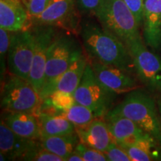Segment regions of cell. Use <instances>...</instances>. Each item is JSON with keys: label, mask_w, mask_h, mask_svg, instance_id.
<instances>
[{"label": "cell", "mask_w": 161, "mask_h": 161, "mask_svg": "<svg viewBox=\"0 0 161 161\" xmlns=\"http://www.w3.org/2000/svg\"><path fill=\"white\" fill-rule=\"evenodd\" d=\"M78 33L88 59L135 73L134 60L128 46L104 29L98 22L85 17L80 21Z\"/></svg>", "instance_id": "1"}, {"label": "cell", "mask_w": 161, "mask_h": 161, "mask_svg": "<svg viewBox=\"0 0 161 161\" xmlns=\"http://www.w3.org/2000/svg\"><path fill=\"white\" fill-rule=\"evenodd\" d=\"M108 114L130 119L152 136L161 146V122L158 104L146 90L140 87L127 92L124 99L113 108Z\"/></svg>", "instance_id": "2"}, {"label": "cell", "mask_w": 161, "mask_h": 161, "mask_svg": "<svg viewBox=\"0 0 161 161\" xmlns=\"http://www.w3.org/2000/svg\"><path fill=\"white\" fill-rule=\"evenodd\" d=\"M95 17L104 29L115 35L127 46L143 40L140 26L124 0H101Z\"/></svg>", "instance_id": "3"}, {"label": "cell", "mask_w": 161, "mask_h": 161, "mask_svg": "<svg viewBox=\"0 0 161 161\" xmlns=\"http://www.w3.org/2000/svg\"><path fill=\"white\" fill-rule=\"evenodd\" d=\"M73 34L69 31L58 32L48 52L45 78L41 90L51 86L84 52L83 46Z\"/></svg>", "instance_id": "4"}, {"label": "cell", "mask_w": 161, "mask_h": 161, "mask_svg": "<svg viewBox=\"0 0 161 161\" xmlns=\"http://www.w3.org/2000/svg\"><path fill=\"white\" fill-rule=\"evenodd\" d=\"M73 96L76 103L91 110L96 118H104L112 110L117 97L98 80L89 62Z\"/></svg>", "instance_id": "5"}, {"label": "cell", "mask_w": 161, "mask_h": 161, "mask_svg": "<svg viewBox=\"0 0 161 161\" xmlns=\"http://www.w3.org/2000/svg\"><path fill=\"white\" fill-rule=\"evenodd\" d=\"M40 100L39 92L29 80L11 73L6 75L1 93L3 109L33 114L39 107Z\"/></svg>", "instance_id": "6"}, {"label": "cell", "mask_w": 161, "mask_h": 161, "mask_svg": "<svg viewBox=\"0 0 161 161\" xmlns=\"http://www.w3.org/2000/svg\"><path fill=\"white\" fill-rule=\"evenodd\" d=\"M133 60L135 74L139 80L151 93L161 96V58L147 49L143 40L128 46Z\"/></svg>", "instance_id": "7"}, {"label": "cell", "mask_w": 161, "mask_h": 161, "mask_svg": "<svg viewBox=\"0 0 161 161\" xmlns=\"http://www.w3.org/2000/svg\"><path fill=\"white\" fill-rule=\"evenodd\" d=\"M35 49V36L31 29L11 32L8 52L9 73L29 80Z\"/></svg>", "instance_id": "8"}, {"label": "cell", "mask_w": 161, "mask_h": 161, "mask_svg": "<svg viewBox=\"0 0 161 161\" xmlns=\"http://www.w3.org/2000/svg\"><path fill=\"white\" fill-rule=\"evenodd\" d=\"M75 0H51L37 17L30 19V26L48 25L61 28L72 33L79 31L80 20Z\"/></svg>", "instance_id": "9"}, {"label": "cell", "mask_w": 161, "mask_h": 161, "mask_svg": "<svg viewBox=\"0 0 161 161\" xmlns=\"http://www.w3.org/2000/svg\"><path fill=\"white\" fill-rule=\"evenodd\" d=\"M35 49L29 81L39 92L44 84L46 60L51 44L58 34L56 27L48 25H34Z\"/></svg>", "instance_id": "10"}, {"label": "cell", "mask_w": 161, "mask_h": 161, "mask_svg": "<svg viewBox=\"0 0 161 161\" xmlns=\"http://www.w3.org/2000/svg\"><path fill=\"white\" fill-rule=\"evenodd\" d=\"M41 148L40 141L17 135L1 120L0 152L7 160H34Z\"/></svg>", "instance_id": "11"}, {"label": "cell", "mask_w": 161, "mask_h": 161, "mask_svg": "<svg viewBox=\"0 0 161 161\" xmlns=\"http://www.w3.org/2000/svg\"><path fill=\"white\" fill-rule=\"evenodd\" d=\"M88 62L98 80L117 95L140 88V80L135 73L95 60L88 59Z\"/></svg>", "instance_id": "12"}, {"label": "cell", "mask_w": 161, "mask_h": 161, "mask_svg": "<svg viewBox=\"0 0 161 161\" xmlns=\"http://www.w3.org/2000/svg\"><path fill=\"white\" fill-rule=\"evenodd\" d=\"M87 64L88 58L84 52L51 86L40 92L41 99H46L57 91L67 92L73 95L79 85Z\"/></svg>", "instance_id": "13"}, {"label": "cell", "mask_w": 161, "mask_h": 161, "mask_svg": "<svg viewBox=\"0 0 161 161\" xmlns=\"http://www.w3.org/2000/svg\"><path fill=\"white\" fill-rule=\"evenodd\" d=\"M142 37L154 51H161V0H145Z\"/></svg>", "instance_id": "14"}, {"label": "cell", "mask_w": 161, "mask_h": 161, "mask_svg": "<svg viewBox=\"0 0 161 161\" xmlns=\"http://www.w3.org/2000/svg\"><path fill=\"white\" fill-rule=\"evenodd\" d=\"M29 26V15L23 0H0L1 29L16 32Z\"/></svg>", "instance_id": "15"}, {"label": "cell", "mask_w": 161, "mask_h": 161, "mask_svg": "<svg viewBox=\"0 0 161 161\" xmlns=\"http://www.w3.org/2000/svg\"><path fill=\"white\" fill-rule=\"evenodd\" d=\"M80 142L96 150L105 152L113 142L108 124L103 118H96L84 128H75Z\"/></svg>", "instance_id": "16"}, {"label": "cell", "mask_w": 161, "mask_h": 161, "mask_svg": "<svg viewBox=\"0 0 161 161\" xmlns=\"http://www.w3.org/2000/svg\"><path fill=\"white\" fill-rule=\"evenodd\" d=\"M2 119L17 135L31 140H40L41 138L39 121L33 114L7 111Z\"/></svg>", "instance_id": "17"}, {"label": "cell", "mask_w": 161, "mask_h": 161, "mask_svg": "<svg viewBox=\"0 0 161 161\" xmlns=\"http://www.w3.org/2000/svg\"><path fill=\"white\" fill-rule=\"evenodd\" d=\"M42 148L57 154L64 161L74 152L80 142L77 133L62 136H42L40 140Z\"/></svg>", "instance_id": "18"}, {"label": "cell", "mask_w": 161, "mask_h": 161, "mask_svg": "<svg viewBox=\"0 0 161 161\" xmlns=\"http://www.w3.org/2000/svg\"><path fill=\"white\" fill-rule=\"evenodd\" d=\"M104 119L108 124L113 140L116 143H119L129 136L146 132L135 122L125 116L108 114Z\"/></svg>", "instance_id": "19"}, {"label": "cell", "mask_w": 161, "mask_h": 161, "mask_svg": "<svg viewBox=\"0 0 161 161\" xmlns=\"http://www.w3.org/2000/svg\"><path fill=\"white\" fill-rule=\"evenodd\" d=\"M37 119L42 136H62L75 132V126L63 115L41 113Z\"/></svg>", "instance_id": "20"}, {"label": "cell", "mask_w": 161, "mask_h": 161, "mask_svg": "<svg viewBox=\"0 0 161 161\" xmlns=\"http://www.w3.org/2000/svg\"><path fill=\"white\" fill-rule=\"evenodd\" d=\"M61 115L71 122L75 128H84L96 118L91 110L76 102L69 109L63 110Z\"/></svg>", "instance_id": "21"}, {"label": "cell", "mask_w": 161, "mask_h": 161, "mask_svg": "<svg viewBox=\"0 0 161 161\" xmlns=\"http://www.w3.org/2000/svg\"><path fill=\"white\" fill-rule=\"evenodd\" d=\"M74 152L83 158L84 161H107L108 158L105 153L92 148L82 142H79Z\"/></svg>", "instance_id": "22"}, {"label": "cell", "mask_w": 161, "mask_h": 161, "mask_svg": "<svg viewBox=\"0 0 161 161\" xmlns=\"http://www.w3.org/2000/svg\"><path fill=\"white\" fill-rule=\"evenodd\" d=\"M48 98L50 99L52 106L61 111L69 109L75 103V98L72 94L61 91L55 92Z\"/></svg>", "instance_id": "23"}, {"label": "cell", "mask_w": 161, "mask_h": 161, "mask_svg": "<svg viewBox=\"0 0 161 161\" xmlns=\"http://www.w3.org/2000/svg\"><path fill=\"white\" fill-rule=\"evenodd\" d=\"M11 34L7 30L0 29V60H1V80L3 79V76H5L6 71V65H7L8 52L11 41Z\"/></svg>", "instance_id": "24"}, {"label": "cell", "mask_w": 161, "mask_h": 161, "mask_svg": "<svg viewBox=\"0 0 161 161\" xmlns=\"http://www.w3.org/2000/svg\"><path fill=\"white\" fill-rule=\"evenodd\" d=\"M27 8L29 18L37 17L46 8L51 0H23Z\"/></svg>", "instance_id": "25"}, {"label": "cell", "mask_w": 161, "mask_h": 161, "mask_svg": "<svg viewBox=\"0 0 161 161\" xmlns=\"http://www.w3.org/2000/svg\"><path fill=\"white\" fill-rule=\"evenodd\" d=\"M80 15H83L85 17H95V14L101 0H75Z\"/></svg>", "instance_id": "26"}, {"label": "cell", "mask_w": 161, "mask_h": 161, "mask_svg": "<svg viewBox=\"0 0 161 161\" xmlns=\"http://www.w3.org/2000/svg\"><path fill=\"white\" fill-rule=\"evenodd\" d=\"M105 154L108 157V160L110 161H131L130 157L127 154L125 150L119 145L113 142L108 150L106 151Z\"/></svg>", "instance_id": "27"}, {"label": "cell", "mask_w": 161, "mask_h": 161, "mask_svg": "<svg viewBox=\"0 0 161 161\" xmlns=\"http://www.w3.org/2000/svg\"><path fill=\"white\" fill-rule=\"evenodd\" d=\"M124 2L131 11L136 20V23L141 29L143 22L145 0H124Z\"/></svg>", "instance_id": "28"}, {"label": "cell", "mask_w": 161, "mask_h": 161, "mask_svg": "<svg viewBox=\"0 0 161 161\" xmlns=\"http://www.w3.org/2000/svg\"><path fill=\"white\" fill-rule=\"evenodd\" d=\"M35 161H64L63 158H61L57 154L49 152V151L41 148L39 152L37 153L35 158H34Z\"/></svg>", "instance_id": "29"}, {"label": "cell", "mask_w": 161, "mask_h": 161, "mask_svg": "<svg viewBox=\"0 0 161 161\" xmlns=\"http://www.w3.org/2000/svg\"><path fill=\"white\" fill-rule=\"evenodd\" d=\"M66 161H84V160L83 158L79 155V154L73 152L72 153V154H70L67 158H66Z\"/></svg>", "instance_id": "30"}, {"label": "cell", "mask_w": 161, "mask_h": 161, "mask_svg": "<svg viewBox=\"0 0 161 161\" xmlns=\"http://www.w3.org/2000/svg\"><path fill=\"white\" fill-rule=\"evenodd\" d=\"M157 104H158L159 115H160V122H161V96H158V101H157Z\"/></svg>", "instance_id": "31"}]
</instances>
